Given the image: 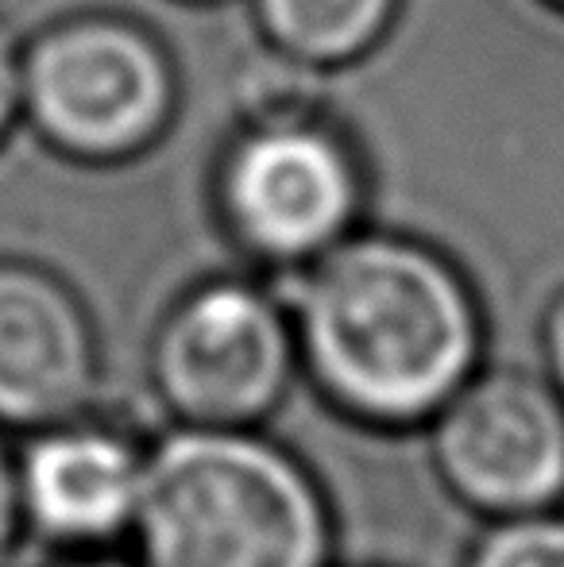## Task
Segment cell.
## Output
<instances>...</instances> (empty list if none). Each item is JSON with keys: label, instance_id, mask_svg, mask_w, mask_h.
Segmentation results:
<instances>
[{"label": "cell", "instance_id": "cell-11", "mask_svg": "<svg viewBox=\"0 0 564 567\" xmlns=\"http://www.w3.org/2000/svg\"><path fill=\"white\" fill-rule=\"evenodd\" d=\"M23 533V506H20V471H16V455L8 452L4 436H0V567L16 556Z\"/></svg>", "mask_w": 564, "mask_h": 567}, {"label": "cell", "instance_id": "cell-3", "mask_svg": "<svg viewBox=\"0 0 564 567\" xmlns=\"http://www.w3.org/2000/svg\"><path fill=\"white\" fill-rule=\"evenodd\" d=\"M444 491L491 522L564 509V398L526 371L472 374L429 421Z\"/></svg>", "mask_w": 564, "mask_h": 567}, {"label": "cell", "instance_id": "cell-8", "mask_svg": "<svg viewBox=\"0 0 564 567\" xmlns=\"http://www.w3.org/2000/svg\"><path fill=\"white\" fill-rule=\"evenodd\" d=\"M352 171L314 132H267L236 155L228 202L256 244L298 255L325 244L352 213Z\"/></svg>", "mask_w": 564, "mask_h": 567}, {"label": "cell", "instance_id": "cell-12", "mask_svg": "<svg viewBox=\"0 0 564 567\" xmlns=\"http://www.w3.org/2000/svg\"><path fill=\"white\" fill-rule=\"evenodd\" d=\"M16 109H20V59H16L12 39L0 28V135L8 132Z\"/></svg>", "mask_w": 564, "mask_h": 567}, {"label": "cell", "instance_id": "cell-2", "mask_svg": "<svg viewBox=\"0 0 564 567\" xmlns=\"http://www.w3.org/2000/svg\"><path fill=\"white\" fill-rule=\"evenodd\" d=\"M136 567H332L314 471L259 429H174L147 449Z\"/></svg>", "mask_w": 564, "mask_h": 567}, {"label": "cell", "instance_id": "cell-6", "mask_svg": "<svg viewBox=\"0 0 564 567\" xmlns=\"http://www.w3.org/2000/svg\"><path fill=\"white\" fill-rule=\"evenodd\" d=\"M16 471L23 529L66 553H105L136 529L147 449L121 429L78 417L31 433Z\"/></svg>", "mask_w": 564, "mask_h": 567}, {"label": "cell", "instance_id": "cell-1", "mask_svg": "<svg viewBox=\"0 0 564 567\" xmlns=\"http://www.w3.org/2000/svg\"><path fill=\"white\" fill-rule=\"evenodd\" d=\"M298 343L317 390L345 417L418 429L475 374L480 321L433 255L368 239L337 251L306 282Z\"/></svg>", "mask_w": 564, "mask_h": 567}, {"label": "cell", "instance_id": "cell-9", "mask_svg": "<svg viewBox=\"0 0 564 567\" xmlns=\"http://www.w3.org/2000/svg\"><path fill=\"white\" fill-rule=\"evenodd\" d=\"M264 12L294 51L337 59L383 23L387 0H264Z\"/></svg>", "mask_w": 564, "mask_h": 567}, {"label": "cell", "instance_id": "cell-7", "mask_svg": "<svg viewBox=\"0 0 564 567\" xmlns=\"http://www.w3.org/2000/svg\"><path fill=\"white\" fill-rule=\"evenodd\" d=\"M98 351L78 301L54 278L0 262V433H43L85 413Z\"/></svg>", "mask_w": 564, "mask_h": 567}, {"label": "cell", "instance_id": "cell-4", "mask_svg": "<svg viewBox=\"0 0 564 567\" xmlns=\"http://www.w3.org/2000/svg\"><path fill=\"white\" fill-rule=\"evenodd\" d=\"M294 371L283 317L244 286H213L174 309L151 374L182 429H259L279 410Z\"/></svg>", "mask_w": 564, "mask_h": 567}, {"label": "cell", "instance_id": "cell-10", "mask_svg": "<svg viewBox=\"0 0 564 567\" xmlns=\"http://www.w3.org/2000/svg\"><path fill=\"white\" fill-rule=\"evenodd\" d=\"M460 567H564V509L491 522Z\"/></svg>", "mask_w": 564, "mask_h": 567}, {"label": "cell", "instance_id": "cell-13", "mask_svg": "<svg viewBox=\"0 0 564 567\" xmlns=\"http://www.w3.org/2000/svg\"><path fill=\"white\" fill-rule=\"evenodd\" d=\"M545 348H550V367H553V390L564 398V301L557 306L550 321V337H545Z\"/></svg>", "mask_w": 564, "mask_h": 567}, {"label": "cell", "instance_id": "cell-5", "mask_svg": "<svg viewBox=\"0 0 564 567\" xmlns=\"http://www.w3.org/2000/svg\"><path fill=\"white\" fill-rule=\"evenodd\" d=\"M163 101V66L124 28H59L20 59V105L70 151L129 147L158 120Z\"/></svg>", "mask_w": 564, "mask_h": 567}, {"label": "cell", "instance_id": "cell-14", "mask_svg": "<svg viewBox=\"0 0 564 567\" xmlns=\"http://www.w3.org/2000/svg\"><path fill=\"white\" fill-rule=\"evenodd\" d=\"M62 567H136V564H124V560H113L109 553H85V556H74Z\"/></svg>", "mask_w": 564, "mask_h": 567}]
</instances>
